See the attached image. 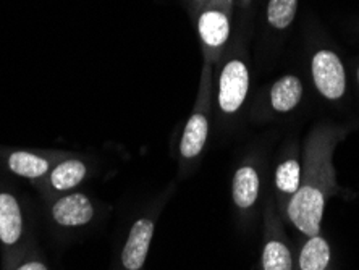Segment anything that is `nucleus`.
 Segmentation results:
<instances>
[{
    "label": "nucleus",
    "instance_id": "nucleus-1",
    "mask_svg": "<svg viewBox=\"0 0 359 270\" xmlns=\"http://www.w3.org/2000/svg\"><path fill=\"white\" fill-rule=\"evenodd\" d=\"M322 214H324V196L319 189L311 187L301 188L290 201V219L298 230L311 238L318 236Z\"/></svg>",
    "mask_w": 359,
    "mask_h": 270
},
{
    "label": "nucleus",
    "instance_id": "nucleus-2",
    "mask_svg": "<svg viewBox=\"0 0 359 270\" xmlns=\"http://www.w3.org/2000/svg\"><path fill=\"white\" fill-rule=\"evenodd\" d=\"M250 88V73L241 60H230L219 79V105L225 114H233L245 102Z\"/></svg>",
    "mask_w": 359,
    "mask_h": 270
},
{
    "label": "nucleus",
    "instance_id": "nucleus-3",
    "mask_svg": "<svg viewBox=\"0 0 359 270\" xmlns=\"http://www.w3.org/2000/svg\"><path fill=\"white\" fill-rule=\"evenodd\" d=\"M313 76L316 86L324 97L339 99L345 93V70L334 52L320 50L314 55Z\"/></svg>",
    "mask_w": 359,
    "mask_h": 270
},
{
    "label": "nucleus",
    "instance_id": "nucleus-4",
    "mask_svg": "<svg viewBox=\"0 0 359 270\" xmlns=\"http://www.w3.org/2000/svg\"><path fill=\"white\" fill-rule=\"evenodd\" d=\"M52 219L60 227H83L94 217V205L91 199L83 193H70L59 198L52 205Z\"/></svg>",
    "mask_w": 359,
    "mask_h": 270
},
{
    "label": "nucleus",
    "instance_id": "nucleus-5",
    "mask_svg": "<svg viewBox=\"0 0 359 270\" xmlns=\"http://www.w3.org/2000/svg\"><path fill=\"white\" fill-rule=\"evenodd\" d=\"M154 235V224L149 219H140L131 227V231L121 251V262L126 270H141Z\"/></svg>",
    "mask_w": 359,
    "mask_h": 270
},
{
    "label": "nucleus",
    "instance_id": "nucleus-6",
    "mask_svg": "<svg viewBox=\"0 0 359 270\" xmlns=\"http://www.w3.org/2000/svg\"><path fill=\"white\" fill-rule=\"evenodd\" d=\"M23 235V214L17 198L10 193H0V241L13 246Z\"/></svg>",
    "mask_w": 359,
    "mask_h": 270
},
{
    "label": "nucleus",
    "instance_id": "nucleus-7",
    "mask_svg": "<svg viewBox=\"0 0 359 270\" xmlns=\"http://www.w3.org/2000/svg\"><path fill=\"white\" fill-rule=\"evenodd\" d=\"M88 175V166L81 158H63L47 173V184L57 193L76 188Z\"/></svg>",
    "mask_w": 359,
    "mask_h": 270
},
{
    "label": "nucleus",
    "instance_id": "nucleus-8",
    "mask_svg": "<svg viewBox=\"0 0 359 270\" xmlns=\"http://www.w3.org/2000/svg\"><path fill=\"white\" fill-rule=\"evenodd\" d=\"M8 168L15 175L29 180L46 177L54 167V158L29 151H15L8 156Z\"/></svg>",
    "mask_w": 359,
    "mask_h": 270
},
{
    "label": "nucleus",
    "instance_id": "nucleus-9",
    "mask_svg": "<svg viewBox=\"0 0 359 270\" xmlns=\"http://www.w3.org/2000/svg\"><path fill=\"white\" fill-rule=\"evenodd\" d=\"M198 31L204 46L217 49V47L225 44L230 36L229 17L220 10H205L199 17Z\"/></svg>",
    "mask_w": 359,
    "mask_h": 270
},
{
    "label": "nucleus",
    "instance_id": "nucleus-10",
    "mask_svg": "<svg viewBox=\"0 0 359 270\" xmlns=\"http://www.w3.org/2000/svg\"><path fill=\"white\" fill-rule=\"evenodd\" d=\"M209 133V121L204 114L196 112L189 116L187 126H184L182 142H180V152L184 158H194L204 149L205 140Z\"/></svg>",
    "mask_w": 359,
    "mask_h": 270
},
{
    "label": "nucleus",
    "instance_id": "nucleus-11",
    "mask_svg": "<svg viewBox=\"0 0 359 270\" xmlns=\"http://www.w3.org/2000/svg\"><path fill=\"white\" fill-rule=\"evenodd\" d=\"M301 96H303V84L292 75L280 78L271 91L272 105L278 112H288L297 107Z\"/></svg>",
    "mask_w": 359,
    "mask_h": 270
},
{
    "label": "nucleus",
    "instance_id": "nucleus-12",
    "mask_svg": "<svg viewBox=\"0 0 359 270\" xmlns=\"http://www.w3.org/2000/svg\"><path fill=\"white\" fill-rule=\"evenodd\" d=\"M259 193V177L255 168L241 167L233 178V201L241 209H248L255 204Z\"/></svg>",
    "mask_w": 359,
    "mask_h": 270
},
{
    "label": "nucleus",
    "instance_id": "nucleus-13",
    "mask_svg": "<svg viewBox=\"0 0 359 270\" xmlns=\"http://www.w3.org/2000/svg\"><path fill=\"white\" fill-rule=\"evenodd\" d=\"M330 261V250L325 240L313 236L306 243L299 257L301 270H325Z\"/></svg>",
    "mask_w": 359,
    "mask_h": 270
},
{
    "label": "nucleus",
    "instance_id": "nucleus-14",
    "mask_svg": "<svg viewBox=\"0 0 359 270\" xmlns=\"http://www.w3.org/2000/svg\"><path fill=\"white\" fill-rule=\"evenodd\" d=\"M298 0H269L267 20L273 28L285 29L297 15Z\"/></svg>",
    "mask_w": 359,
    "mask_h": 270
},
{
    "label": "nucleus",
    "instance_id": "nucleus-15",
    "mask_svg": "<svg viewBox=\"0 0 359 270\" xmlns=\"http://www.w3.org/2000/svg\"><path fill=\"white\" fill-rule=\"evenodd\" d=\"M262 264L264 270H292V256L282 243L271 241L264 248Z\"/></svg>",
    "mask_w": 359,
    "mask_h": 270
},
{
    "label": "nucleus",
    "instance_id": "nucleus-16",
    "mask_svg": "<svg viewBox=\"0 0 359 270\" xmlns=\"http://www.w3.org/2000/svg\"><path fill=\"white\" fill-rule=\"evenodd\" d=\"M276 182L283 193H297L299 188V163L297 161L283 162L278 166Z\"/></svg>",
    "mask_w": 359,
    "mask_h": 270
},
{
    "label": "nucleus",
    "instance_id": "nucleus-17",
    "mask_svg": "<svg viewBox=\"0 0 359 270\" xmlns=\"http://www.w3.org/2000/svg\"><path fill=\"white\" fill-rule=\"evenodd\" d=\"M17 270H49L44 262L41 261H29V262H25L23 266H20Z\"/></svg>",
    "mask_w": 359,
    "mask_h": 270
},
{
    "label": "nucleus",
    "instance_id": "nucleus-18",
    "mask_svg": "<svg viewBox=\"0 0 359 270\" xmlns=\"http://www.w3.org/2000/svg\"><path fill=\"white\" fill-rule=\"evenodd\" d=\"M358 78H359V72H358Z\"/></svg>",
    "mask_w": 359,
    "mask_h": 270
}]
</instances>
